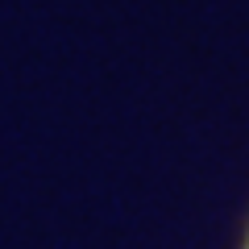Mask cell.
Listing matches in <instances>:
<instances>
[{
	"label": "cell",
	"instance_id": "obj_1",
	"mask_svg": "<svg viewBox=\"0 0 249 249\" xmlns=\"http://www.w3.org/2000/svg\"><path fill=\"white\" fill-rule=\"evenodd\" d=\"M241 249H249V229H245V237H241Z\"/></svg>",
	"mask_w": 249,
	"mask_h": 249
}]
</instances>
